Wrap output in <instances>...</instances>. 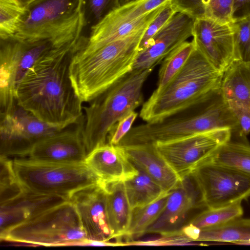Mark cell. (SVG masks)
<instances>
[{"label": "cell", "instance_id": "obj_1", "mask_svg": "<svg viewBox=\"0 0 250 250\" xmlns=\"http://www.w3.org/2000/svg\"><path fill=\"white\" fill-rule=\"evenodd\" d=\"M80 38L42 56L28 70L18 86V104L42 121L69 126L83 117V103L69 78L71 59Z\"/></svg>", "mask_w": 250, "mask_h": 250}, {"label": "cell", "instance_id": "obj_2", "mask_svg": "<svg viewBox=\"0 0 250 250\" xmlns=\"http://www.w3.org/2000/svg\"><path fill=\"white\" fill-rule=\"evenodd\" d=\"M146 27L93 50L82 47L81 37L69 66V78L82 103L89 102L133 69Z\"/></svg>", "mask_w": 250, "mask_h": 250}, {"label": "cell", "instance_id": "obj_3", "mask_svg": "<svg viewBox=\"0 0 250 250\" xmlns=\"http://www.w3.org/2000/svg\"><path fill=\"white\" fill-rule=\"evenodd\" d=\"M223 75L196 47L177 75L143 103L140 118L146 123L157 122L212 99L220 94Z\"/></svg>", "mask_w": 250, "mask_h": 250}, {"label": "cell", "instance_id": "obj_4", "mask_svg": "<svg viewBox=\"0 0 250 250\" xmlns=\"http://www.w3.org/2000/svg\"><path fill=\"white\" fill-rule=\"evenodd\" d=\"M215 97L161 121L133 127L118 145L152 144L222 128L237 130V121L221 94L218 98Z\"/></svg>", "mask_w": 250, "mask_h": 250}, {"label": "cell", "instance_id": "obj_5", "mask_svg": "<svg viewBox=\"0 0 250 250\" xmlns=\"http://www.w3.org/2000/svg\"><path fill=\"white\" fill-rule=\"evenodd\" d=\"M153 69H133L83 107L82 137L87 154L106 144L118 122L143 104V87Z\"/></svg>", "mask_w": 250, "mask_h": 250}, {"label": "cell", "instance_id": "obj_6", "mask_svg": "<svg viewBox=\"0 0 250 250\" xmlns=\"http://www.w3.org/2000/svg\"><path fill=\"white\" fill-rule=\"evenodd\" d=\"M83 28L75 22L48 37L0 39V112L9 109L17 100L18 86L28 70L53 49L79 39Z\"/></svg>", "mask_w": 250, "mask_h": 250}, {"label": "cell", "instance_id": "obj_7", "mask_svg": "<svg viewBox=\"0 0 250 250\" xmlns=\"http://www.w3.org/2000/svg\"><path fill=\"white\" fill-rule=\"evenodd\" d=\"M77 209L68 201L0 233L1 241L32 246H75L86 238Z\"/></svg>", "mask_w": 250, "mask_h": 250}, {"label": "cell", "instance_id": "obj_8", "mask_svg": "<svg viewBox=\"0 0 250 250\" xmlns=\"http://www.w3.org/2000/svg\"><path fill=\"white\" fill-rule=\"evenodd\" d=\"M16 175L24 188L67 197L85 187L102 182L83 163H60L15 159Z\"/></svg>", "mask_w": 250, "mask_h": 250}, {"label": "cell", "instance_id": "obj_9", "mask_svg": "<svg viewBox=\"0 0 250 250\" xmlns=\"http://www.w3.org/2000/svg\"><path fill=\"white\" fill-rule=\"evenodd\" d=\"M207 208L225 207L250 197V175L203 162L190 173Z\"/></svg>", "mask_w": 250, "mask_h": 250}, {"label": "cell", "instance_id": "obj_10", "mask_svg": "<svg viewBox=\"0 0 250 250\" xmlns=\"http://www.w3.org/2000/svg\"><path fill=\"white\" fill-rule=\"evenodd\" d=\"M68 126L41 120L16 100L9 109L0 112V155L28 156L38 141Z\"/></svg>", "mask_w": 250, "mask_h": 250}, {"label": "cell", "instance_id": "obj_11", "mask_svg": "<svg viewBox=\"0 0 250 250\" xmlns=\"http://www.w3.org/2000/svg\"><path fill=\"white\" fill-rule=\"evenodd\" d=\"M231 133L230 129L222 128L153 144L182 179L219 146L230 140Z\"/></svg>", "mask_w": 250, "mask_h": 250}, {"label": "cell", "instance_id": "obj_12", "mask_svg": "<svg viewBox=\"0 0 250 250\" xmlns=\"http://www.w3.org/2000/svg\"><path fill=\"white\" fill-rule=\"evenodd\" d=\"M25 9L23 21L13 36L21 39L52 36L82 15L81 0H36Z\"/></svg>", "mask_w": 250, "mask_h": 250}, {"label": "cell", "instance_id": "obj_13", "mask_svg": "<svg viewBox=\"0 0 250 250\" xmlns=\"http://www.w3.org/2000/svg\"><path fill=\"white\" fill-rule=\"evenodd\" d=\"M201 204L203 205L200 192L189 174L169 191L164 209L146 233L164 235L179 231L188 223L192 210Z\"/></svg>", "mask_w": 250, "mask_h": 250}, {"label": "cell", "instance_id": "obj_14", "mask_svg": "<svg viewBox=\"0 0 250 250\" xmlns=\"http://www.w3.org/2000/svg\"><path fill=\"white\" fill-rule=\"evenodd\" d=\"M193 41L210 63L224 73L234 62V38L231 23L209 18L194 21Z\"/></svg>", "mask_w": 250, "mask_h": 250}, {"label": "cell", "instance_id": "obj_15", "mask_svg": "<svg viewBox=\"0 0 250 250\" xmlns=\"http://www.w3.org/2000/svg\"><path fill=\"white\" fill-rule=\"evenodd\" d=\"M84 116L71 125L36 143L28 156L33 160L60 163L84 162L87 154L82 130Z\"/></svg>", "mask_w": 250, "mask_h": 250}, {"label": "cell", "instance_id": "obj_16", "mask_svg": "<svg viewBox=\"0 0 250 250\" xmlns=\"http://www.w3.org/2000/svg\"><path fill=\"white\" fill-rule=\"evenodd\" d=\"M194 20L187 14L177 12L154 36L149 45L139 51L133 69L154 67L174 49L192 36Z\"/></svg>", "mask_w": 250, "mask_h": 250}, {"label": "cell", "instance_id": "obj_17", "mask_svg": "<svg viewBox=\"0 0 250 250\" xmlns=\"http://www.w3.org/2000/svg\"><path fill=\"white\" fill-rule=\"evenodd\" d=\"M76 207L88 239L109 241L112 238L103 182L80 189L69 198Z\"/></svg>", "mask_w": 250, "mask_h": 250}, {"label": "cell", "instance_id": "obj_18", "mask_svg": "<svg viewBox=\"0 0 250 250\" xmlns=\"http://www.w3.org/2000/svg\"><path fill=\"white\" fill-rule=\"evenodd\" d=\"M84 163L103 183L124 182L138 173L123 147L108 143L88 153Z\"/></svg>", "mask_w": 250, "mask_h": 250}, {"label": "cell", "instance_id": "obj_19", "mask_svg": "<svg viewBox=\"0 0 250 250\" xmlns=\"http://www.w3.org/2000/svg\"><path fill=\"white\" fill-rule=\"evenodd\" d=\"M121 146L136 168L146 173L165 191L173 189L181 180L153 144Z\"/></svg>", "mask_w": 250, "mask_h": 250}, {"label": "cell", "instance_id": "obj_20", "mask_svg": "<svg viewBox=\"0 0 250 250\" xmlns=\"http://www.w3.org/2000/svg\"><path fill=\"white\" fill-rule=\"evenodd\" d=\"M166 3L128 22L108 26L95 25L90 28L88 36L82 37V47L85 50L95 49L147 27L162 9Z\"/></svg>", "mask_w": 250, "mask_h": 250}, {"label": "cell", "instance_id": "obj_21", "mask_svg": "<svg viewBox=\"0 0 250 250\" xmlns=\"http://www.w3.org/2000/svg\"><path fill=\"white\" fill-rule=\"evenodd\" d=\"M106 193V208L112 238L121 242L125 236L131 220L132 209L124 182L103 183Z\"/></svg>", "mask_w": 250, "mask_h": 250}, {"label": "cell", "instance_id": "obj_22", "mask_svg": "<svg viewBox=\"0 0 250 250\" xmlns=\"http://www.w3.org/2000/svg\"><path fill=\"white\" fill-rule=\"evenodd\" d=\"M69 201L65 196L38 193L26 189L5 205L18 224Z\"/></svg>", "mask_w": 250, "mask_h": 250}, {"label": "cell", "instance_id": "obj_23", "mask_svg": "<svg viewBox=\"0 0 250 250\" xmlns=\"http://www.w3.org/2000/svg\"><path fill=\"white\" fill-rule=\"evenodd\" d=\"M233 0H170L177 11L195 20L209 18L220 22L231 23Z\"/></svg>", "mask_w": 250, "mask_h": 250}, {"label": "cell", "instance_id": "obj_24", "mask_svg": "<svg viewBox=\"0 0 250 250\" xmlns=\"http://www.w3.org/2000/svg\"><path fill=\"white\" fill-rule=\"evenodd\" d=\"M137 169V174L124 182L132 209L149 204L167 192L146 173Z\"/></svg>", "mask_w": 250, "mask_h": 250}, {"label": "cell", "instance_id": "obj_25", "mask_svg": "<svg viewBox=\"0 0 250 250\" xmlns=\"http://www.w3.org/2000/svg\"><path fill=\"white\" fill-rule=\"evenodd\" d=\"M196 241L250 245V218L240 217L219 226L199 230Z\"/></svg>", "mask_w": 250, "mask_h": 250}, {"label": "cell", "instance_id": "obj_26", "mask_svg": "<svg viewBox=\"0 0 250 250\" xmlns=\"http://www.w3.org/2000/svg\"><path fill=\"white\" fill-rule=\"evenodd\" d=\"M203 162L226 167L250 175V146L230 142L219 146Z\"/></svg>", "mask_w": 250, "mask_h": 250}, {"label": "cell", "instance_id": "obj_27", "mask_svg": "<svg viewBox=\"0 0 250 250\" xmlns=\"http://www.w3.org/2000/svg\"><path fill=\"white\" fill-rule=\"evenodd\" d=\"M169 191L157 200L132 209L128 229L125 235L137 238L146 233V230L158 218L166 204Z\"/></svg>", "mask_w": 250, "mask_h": 250}, {"label": "cell", "instance_id": "obj_28", "mask_svg": "<svg viewBox=\"0 0 250 250\" xmlns=\"http://www.w3.org/2000/svg\"><path fill=\"white\" fill-rule=\"evenodd\" d=\"M168 0H141L118 7L96 25L108 26L128 22L145 15Z\"/></svg>", "mask_w": 250, "mask_h": 250}, {"label": "cell", "instance_id": "obj_29", "mask_svg": "<svg viewBox=\"0 0 250 250\" xmlns=\"http://www.w3.org/2000/svg\"><path fill=\"white\" fill-rule=\"evenodd\" d=\"M196 46L193 40L186 41L172 51L162 61L159 71V78L156 90H160L165 86L181 70Z\"/></svg>", "mask_w": 250, "mask_h": 250}, {"label": "cell", "instance_id": "obj_30", "mask_svg": "<svg viewBox=\"0 0 250 250\" xmlns=\"http://www.w3.org/2000/svg\"><path fill=\"white\" fill-rule=\"evenodd\" d=\"M241 202L239 201L217 208H208L194 216L188 223L199 230H203L240 218L243 214Z\"/></svg>", "mask_w": 250, "mask_h": 250}, {"label": "cell", "instance_id": "obj_31", "mask_svg": "<svg viewBox=\"0 0 250 250\" xmlns=\"http://www.w3.org/2000/svg\"><path fill=\"white\" fill-rule=\"evenodd\" d=\"M24 189L16 175L13 160L0 155V205L16 198Z\"/></svg>", "mask_w": 250, "mask_h": 250}, {"label": "cell", "instance_id": "obj_32", "mask_svg": "<svg viewBox=\"0 0 250 250\" xmlns=\"http://www.w3.org/2000/svg\"><path fill=\"white\" fill-rule=\"evenodd\" d=\"M26 13L15 0H0V39L14 36Z\"/></svg>", "mask_w": 250, "mask_h": 250}, {"label": "cell", "instance_id": "obj_33", "mask_svg": "<svg viewBox=\"0 0 250 250\" xmlns=\"http://www.w3.org/2000/svg\"><path fill=\"white\" fill-rule=\"evenodd\" d=\"M231 24L234 38V62L250 64V16Z\"/></svg>", "mask_w": 250, "mask_h": 250}, {"label": "cell", "instance_id": "obj_34", "mask_svg": "<svg viewBox=\"0 0 250 250\" xmlns=\"http://www.w3.org/2000/svg\"><path fill=\"white\" fill-rule=\"evenodd\" d=\"M84 28H90L117 8V0H81Z\"/></svg>", "mask_w": 250, "mask_h": 250}, {"label": "cell", "instance_id": "obj_35", "mask_svg": "<svg viewBox=\"0 0 250 250\" xmlns=\"http://www.w3.org/2000/svg\"><path fill=\"white\" fill-rule=\"evenodd\" d=\"M176 13L177 11L171 3L170 0H168L146 28L139 44V52L149 45L154 36Z\"/></svg>", "mask_w": 250, "mask_h": 250}, {"label": "cell", "instance_id": "obj_36", "mask_svg": "<svg viewBox=\"0 0 250 250\" xmlns=\"http://www.w3.org/2000/svg\"><path fill=\"white\" fill-rule=\"evenodd\" d=\"M137 116L138 113L133 111L120 120L109 133L108 143L118 145L130 131Z\"/></svg>", "mask_w": 250, "mask_h": 250}, {"label": "cell", "instance_id": "obj_37", "mask_svg": "<svg viewBox=\"0 0 250 250\" xmlns=\"http://www.w3.org/2000/svg\"><path fill=\"white\" fill-rule=\"evenodd\" d=\"M250 16V0H233L232 22L236 21Z\"/></svg>", "mask_w": 250, "mask_h": 250}, {"label": "cell", "instance_id": "obj_38", "mask_svg": "<svg viewBox=\"0 0 250 250\" xmlns=\"http://www.w3.org/2000/svg\"><path fill=\"white\" fill-rule=\"evenodd\" d=\"M139 0H117V8L130 3Z\"/></svg>", "mask_w": 250, "mask_h": 250}, {"label": "cell", "instance_id": "obj_39", "mask_svg": "<svg viewBox=\"0 0 250 250\" xmlns=\"http://www.w3.org/2000/svg\"><path fill=\"white\" fill-rule=\"evenodd\" d=\"M20 5L26 7L32 2L36 0H15Z\"/></svg>", "mask_w": 250, "mask_h": 250}]
</instances>
